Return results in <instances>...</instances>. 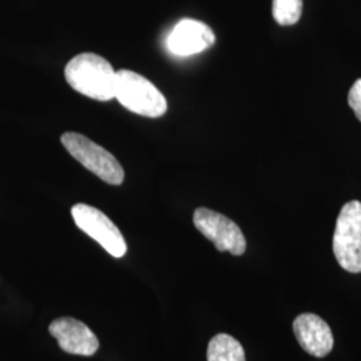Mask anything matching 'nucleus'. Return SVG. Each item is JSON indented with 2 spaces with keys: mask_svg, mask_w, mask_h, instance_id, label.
I'll use <instances>...</instances> for the list:
<instances>
[{
  "mask_svg": "<svg viewBox=\"0 0 361 361\" xmlns=\"http://www.w3.org/2000/svg\"><path fill=\"white\" fill-rule=\"evenodd\" d=\"M67 83L74 90L101 102L116 98V71L104 56L83 52L74 56L65 68Z\"/></svg>",
  "mask_w": 361,
  "mask_h": 361,
  "instance_id": "1",
  "label": "nucleus"
},
{
  "mask_svg": "<svg viewBox=\"0 0 361 361\" xmlns=\"http://www.w3.org/2000/svg\"><path fill=\"white\" fill-rule=\"evenodd\" d=\"M116 98L138 116L159 118L168 111V101L164 94L149 79L131 70L116 71Z\"/></svg>",
  "mask_w": 361,
  "mask_h": 361,
  "instance_id": "2",
  "label": "nucleus"
},
{
  "mask_svg": "<svg viewBox=\"0 0 361 361\" xmlns=\"http://www.w3.org/2000/svg\"><path fill=\"white\" fill-rule=\"evenodd\" d=\"M61 142L80 165L104 182L118 186L125 180V170L116 157L83 134L65 133Z\"/></svg>",
  "mask_w": 361,
  "mask_h": 361,
  "instance_id": "3",
  "label": "nucleus"
},
{
  "mask_svg": "<svg viewBox=\"0 0 361 361\" xmlns=\"http://www.w3.org/2000/svg\"><path fill=\"white\" fill-rule=\"evenodd\" d=\"M334 253L338 265L349 273H361V202L349 201L336 221Z\"/></svg>",
  "mask_w": 361,
  "mask_h": 361,
  "instance_id": "4",
  "label": "nucleus"
},
{
  "mask_svg": "<svg viewBox=\"0 0 361 361\" xmlns=\"http://www.w3.org/2000/svg\"><path fill=\"white\" fill-rule=\"evenodd\" d=\"M73 219L82 232L90 235L113 257H123L128 252L126 241L116 224L97 207L77 204L71 209Z\"/></svg>",
  "mask_w": 361,
  "mask_h": 361,
  "instance_id": "5",
  "label": "nucleus"
},
{
  "mask_svg": "<svg viewBox=\"0 0 361 361\" xmlns=\"http://www.w3.org/2000/svg\"><path fill=\"white\" fill-rule=\"evenodd\" d=\"M194 226L210 240L219 252L243 256L246 250L245 235L240 226L226 216L207 207L195 209Z\"/></svg>",
  "mask_w": 361,
  "mask_h": 361,
  "instance_id": "6",
  "label": "nucleus"
},
{
  "mask_svg": "<svg viewBox=\"0 0 361 361\" xmlns=\"http://www.w3.org/2000/svg\"><path fill=\"white\" fill-rule=\"evenodd\" d=\"M49 331L56 338L58 345L70 355L92 356L99 348V340L90 328L73 317L54 320Z\"/></svg>",
  "mask_w": 361,
  "mask_h": 361,
  "instance_id": "7",
  "label": "nucleus"
},
{
  "mask_svg": "<svg viewBox=\"0 0 361 361\" xmlns=\"http://www.w3.org/2000/svg\"><path fill=\"white\" fill-rule=\"evenodd\" d=\"M216 42L210 27L194 19H182L169 35V51L177 56H190L205 51Z\"/></svg>",
  "mask_w": 361,
  "mask_h": 361,
  "instance_id": "8",
  "label": "nucleus"
},
{
  "mask_svg": "<svg viewBox=\"0 0 361 361\" xmlns=\"http://www.w3.org/2000/svg\"><path fill=\"white\" fill-rule=\"evenodd\" d=\"M293 332L300 347L314 357H325L335 344L332 329L313 313H302L293 322Z\"/></svg>",
  "mask_w": 361,
  "mask_h": 361,
  "instance_id": "9",
  "label": "nucleus"
},
{
  "mask_svg": "<svg viewBox=\"0 0 361 361\" xmlns=\"http://www.w3.org/2000/svg\"><path fill=\"white\" fill-rule=\"evenodd\" d=\"M207 361H246L245 350L233 336L216 335L207 345Z\"/></svg>",
  "mask_w": 361,
  "mask_h": 361,
  "instance_id": "10",
  "label": "nucleus"
},
{
  "mask_svg": "<svg viewBox=\"0 0 361 361\" xmlns=\"http://www.w3.org/2000/svg\"><path fill=\"white\" fill-rule=\"evenodd\" d=\"M271 13L280 26H293L302 15V0H273Z\"/></svg>",
  "mask_w": 361,
  "mask_h": 361,
  "instance_id": "11",
  "label": "nucleus"
},
{
  "mask_svg": "<svg viewBox=\"0 0 361 361\" xmlns=\"http://www.w3.org/2000/svg\"><path fill=\"white\" fill-rule=\"evenodd\" d=\"M348 104L355 116H357V119L361 122V78L353 83V86L349 90Z\"/></svg>",
  "mask_w": 361,
  "mask_h": 361,
  "instance_id": "12",
  "label": "nucleus"
}]
</instances>
